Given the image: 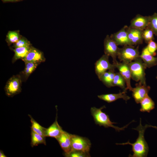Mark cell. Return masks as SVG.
<instances>
[{"label":"cell","instance_id":"cell-1","mask_svg":"<svg viewBox=\"0 0 157 157\" xmlns=\"http://www.w3.org/2000/svg\"><path fill=\"white\" fill-rule=\"evenodd\" d=\"M148 128L147 124L143 126L141 124V120L140 118L139 125L136 128L133 129L138 131V136L136 141L134 143H130L129 141L121 143H116L117 145H125L130 144L132 146L133 155H130L129 157H146L149 151V148L148 144L144 138V133L146 129Z\"/></svg>","mask_w":157,"mask_h":157},{"label":"cell","instance_id":"cell-2","mask_svg":"<svg viewBox=\"0 0 157 157\" xmlns=\"http://www.w3.org/2000/svg\"><path fill=\"white\" fill-rule=\"evenodd\" d=\"M106 108V106H104L100 108H97L94 107L91 108L90 109L91 114L93 117L95 123L100 126H103L105 128L112 127L116 131L119 132L120 131L124 130L131 123L134 122V120H133L121 128L115 126L113 124L116 123L111 122L109 116L102 111V109Z\"/></svg>","mask_w":157,"mask_h":157},{"label":"cell","instance_id":"cell-3","mask_svg":"<svg viewBox=\"0 0 157 157\" xmlns=\"http://www.w3.org/2000/svg\"><path fill=\"white\" fill-rule=\"evenodd\" d=\"M131 78L134 81L145 85V69L147 68L140 57L129 64Z\"/></svg>","mask_w":157,"mask_h":157},{"label":"cell","instance_id":"cell-4","mask_svg":"<svg viewBox=\"0 0 157 157\" xmlns=\"http://www.w3.org/2000/svg\"><path fill=\"white\" fill-rule=\"evenodd\" d=\"M138 46L126 45L119 48L117 57L119 60L129 64L140 57Z\"/></svg>","mask_w":157,"mask_h":157},{"label":"cell","instance_id":"cell-5","mask_svg":"<svg viewBox=\"0 0 157 157\" xmlns=\"http://www.w3.org/2000/svg\"><path fill=\"white\" fill-rule=\"evenodd\" d=\"M22 81L20 74L13 75L10 78L4 88L6 95L9 97H12L20 93L22 90Z\"/></svg>","mask_w":157,"mask_h":157},{"label":"cell","instance_id":"cell-6","mask_svg":"<svg viewBox=\"0 0 157 157\" xmlns=\"http://www.w3.org/2000/svg\"><path fill=\"white\" fill-rule=\"evenodd\" d=\"M71 141L72 149L80 150L90 154L91 144L88 138L71 134Z\"/></svg>","mask_w":157,"mask_h":157},{"label":"cell","instance_id":"cell-7","mask_svg":"<svg viewBox=\"0 0 157 157\" xmlns=\"http://www.w3.org/2000/svg\"><path fill=\"white\" fill-rule=\"evenodd\" d=\"M109 56L103 55L95 64V72L99 78L107 70L115 69L116 68L114 64H111L109 60Z\"/></svg>","mask_w":157,"mask_h":157},{"label":"cell","instance_id":"cell-8","mask_svg":"<svg viewBox=\"0 0 157 157\" xmlns=\"http://www.w3.org/2000/svg\"><path fill=\"white\" fill-rule=\"evenodd\" d=\"M104 52L105 54L110 56L113 60V64L115 65L118 62L116 58L117 57L119 48L116 43L107 35L104 41Z\"/></svg>","mask_w":157,"mask_h":157},{"label":"cell","instance_id":"cell-9","mask_svg":"<svg viewBox=\"0 0 157 157\" xmlns=\"http://www.w3.org/2000/svg\"><path fill=\"white\" fill-rule=\"evenodd\" d=\"M126 25L117 32L112 34L110 37L117 46L132 45L130 42L128 35Z\"/></svg>","mask_w":157,"mask_h":157},{"label":"cell","instance_id":"cell-10","mask_svg":"<svg viewBox=\"0 0 157 157\" xmlns=\"http://www.w3.org/2000/svg\"><path fill=\"white\" fill-rule=\"evenodd\" d=\"M22 60L24 62H32L40 64L45 62L46 58L42 51L32 46L27 54Z\"/></svg>","mask_w":157,"mask_h":157},{"label":"cell","instance_id":"cell-11","mask_svg":"<svg viewBox=\"0 0 157 157\" xmlns=\"http://www.w3.org/2000/svg\"><path fill=\"white\" fill-rule=\"evenodd\" d=\"M150 89V86L142 84L140 82L136 84L135 87L133 88L131 90L132 96L136 103H140L141 100L148 95Z\"/></svg>","mask_w":157,"mask_h":157},{"label":"cell","instance_id":"cell-12","mask_svg":"<svg viewBox=\"0 0 157 157\" xmlns=\"http://www.w3.org/2000/svg\"><path fill=\"white\" fill-rule=\"evenodd\" d=\"M115 65L125 80L127 90L128 89L131 91L133 88L131 85V74L129 64L124 62H118Z\"/></svg>","mask_w":157,"mask_h":157},{"label":"cell","instance_id":"cell-13","mask_svg":"<svg viewBox=\"0 0 157 157\" xmlns=\"http://www.w3.org/2000/svg\"><path fill=\"white\" fill-rule=\"evenodd\" d=\"M126 30L129 39L132 45L142 44L144 40L142 30L130 26H127Z\"/></svg>","mask_w":157,"mask_h":157},{"label":"cell","instance_id":"cell-14","mask_svg":"<svg viewBox=\"0 0 157 157\" xmlns=\"http://www.w3.org/2000/svg\"><path fill=\"white\" fill-rule=\"evenodd\" d=\"M56 139L64 153H68L72 150L71 145V134L63 131Z\"/></svg>","mask_w":157,"mask_h":157},{"label":"cell","instance_id":"cell-15","mask_svg":"<svg viewBox=\"0 0 157 157\" xmlns=\"http://www.w3.org/2000/svg\"><path fill=\"white\" fill-rule=\"evenodd\" d=\"M149 21V16L138 14L131 20L129 26L143 31L148 26Z\"/></svg>","mask_w":157,"mask_h":157},{"label":"cell","instance_id":"cell-16","mask_svg":"<svg viewBox=\"0 0 157 157\" xmlns=\"http://www.w3.org/2000/svg\"><path fill=\"white\" fill-rule=\"evenodd\" d=\"M126 91H123L117 94H103L98 96L100 99L104 100L108 103L114 101L119 99H122L126 101L129 99L130 97L127 95Z\"/></svg>","mask_w":157,"mask_h":157},{"label":"cell","instance_id":"cell-17","mask_svg":"<svg viewBox=\"0 0 157 157\" xmlns=\"http://www.w3.org/2000/svg\"><path fill=\"white\" fill-rule=\"evenodd\" d=\"M57 114H56L54 122L48 128H46L45 136L55 138L58 137L63 131L62 128L57 121Z\"/></svg>","mask_w":157,"mask_h":157},{"label":"cell","instance_id":"cell-18","mask_svg":"<svg viewBox=\"0 0 157 157\" xmlns=\"http://www.w3.org/2000/svg\"><path fill=\"white\" fill-rule=\"evenodd\" d=\"M140 57L147 67L150 68L157 64V57H154L151 54L147 47L143 49Z\"/></svg>","mask_w":157,"mask_h":157},{"label":"cell","instance_id":"cell-19","mask_svg":"<svg viewBox=\"0 0 157 157\" xmlns=\"http://www.w3.org/2000/svg\"><path fill=\"white\" fill-rule=\"evenodd\" d=\"M25 66L24 69L20 75L22 81H26L31 74L35 70L39 63L32 62H24Z\"/></svg>","mask_w":157,"mask_h":157},{"label":"cell","instance_id":"cell-20","mask_svg":"<svg viewBox=\"0 0 157 157\" xmlns=\"http://www.w3.org/2000/svg\"><path fill=\"white\" fill-rule=\"evenodd\" d=\"M31 46L14 48H10L14 52V54L12 59V63H14L18 59H21L22 60L24 58L27 54Z\"/></svg>","mask_w":157,"mask_h":157},{"label":"cell","instance_id":"cell-21","mask_svg":"<svg viewBox=\"0 0 157 157\" xmlns=\"http://www.w3.org/2000/svg\"><path fill=\"white\" fill-rule=\"evenodd\" d=\"M115 74V69L109 70L104 73L99 78L106 87L110 88L113 87V83Z\"/></svg>","mask_w":157,"mask_h":157},{"label":"cell","instance_id":"cell-22","mask_svg":"<svg viewBox=\"0 0 157 157\" xmlns=\"http://www.w3.org/2000/svg\"><path fill=\"white\" fill-rule=\"evenodd\" d=\"M140 111L142 112H150L155 108V103L151 98L147 95L140 101Z\"/></svg>","mask_w":157,"mask_h":157},{"label":"cell","instance_id":"cell-23","mask_svg":"<svg viewBox=\"0 0 157 157\" xmlns=\"http://www.w3.org/2000/svg\"><path fill=\"white\" fill-rule=\"evenodd\" d=\"M22 36L19 30L9 31L6 35V41L10 46L17 42Z\"/></svg>","mask_w":157,"mask_h":157},{"label":"cell","instance_id":"cell-24","mask_svg":"<svg viewBox=\"0 0 157 157\" xmlns=\"http://www.w3.org/2000/svg\"><path fill=\"white\" fill-rule=\"evenodd\" d=\"M28 116L31 119V130L41 135L46 137V128L40 125L31 115H28Z\"/></svg>","mask_w":157,"mask_h":157},{"label":"cell","instance_id":"cell-25","mask_svg":"<svg viewBox=\"0 0 157 157\" xmlns=\"http://www.w3.org/2000/svg\"><path fill=\"white\" fill-rule=\"evenodd\" d=\"M31 145L32 147L37 146L39 144L46 145L45 137L35 133L31 130Z\"/></svg>","mask_w":157,"mask_h":157},{"label":"cell","instance_id":"cell-26","mask_svg":"<svg viewBox=\"0 0 157 157\" xmlns=\"http://www.w3.org/2000/svg\"><path fill=\"white\" fill-rule=\"evenodd\" d=\"M113 84V86L119 87L124 91H126L127 90L125 80L119 72L115 73Z\"/></svg>","mask_w":157,"mask_h":157},{"label":"cell","instance_id":"cell-27","mask_svg":"<svg viewBox=\"0 0 157 157\" xmlns=\"http://www.w3.org/2000/svg\"><path fill=\"white\" fill-rule=\"evenodd\" d=\"M142 34L143 40L147 43L154 40V33L152 30L148 26L143 30Z\"/></svg>","mask_w":157,"mask_h":157},{"label":"cell","instance_id":"cell-28","mask_svg":"<svg viewBox=\"0 0 157 157\" xmlns=\"http://www.w3.org/2000/svg\"><path fill=\"white\" fill-rule=\"evenodd\" d=\"M64 156L66 157H90V154L83 151L72 149L68 153H64Z\"/></svg>","mask_w":157,"mask_h":157},{"label":"cell","instance_id":"cell-29","mask_svg":"<svg viewBox=\"0 0 157 157\" xmlns=\"http://www.w3.org/2000/svg\"><path fill=\"white\" fill-rule=\"evenodd\" d=\"M148 26L153 31L154 34L157 36V13H154L151 16H149V21Z\"/></svg>","mask_w":157,"mask_h":157},{"label":"cell","instance_id":"cell-30","mask_svg":"<svg viewBox=\"0 0 157 157\" xmlns=\"http://www.w3.org/2000/svg\"><path fill=\"white\" fill-rule=\"evenodd\" d=\"M32 44L26 38L22 35L20 39L16 43L13 44V46L10 48H16L22 47H30Z\"/></svg>","mask_w":157,"mask_h":157},{"label":"cell","instance_id":"cell-31","mask_svg":"<svg viewBox=\"0 0 157 157\" xmlns=\"http://www.w3.org/2000/svg\"><path fill=\"white\" fill-rule=\"evenodd\" d=\"M147 47L148 50L150 53L154 56H155L157 50V44L153 40H151L147 43Z\"/></svg>","mask_w":157,"mask_h":157},{"label":"cell","instance_id":"cell-32","mask_svg":"<svg viewBox=\"0 0 157 157\" xmlns=\"http://www.w3.org/2000/svg\"><path fill=\"white\" fill-rule=\"evenodd\" d=\"M3 3L15 2H17V0H1Z\"/></svg>","mask_w":157,"mask_h":157},{"label":"cell","instance_id":"cell-33","mask_svg":"<svg viewBox=\"0 0 157 157\" xmlns=\"http://www.w3.org/2000/svg\"><path fill=\"white\" fill-rule=\"evenodd\" d=\"M0 157H6V156L4 154L3 151L1 150L0 151Z\"/></svg>","mask_w":157,"mask_h":157},{"label":"cell","instance_id":"cell-34","mask_svg":"<svg viewBox=\"0 0 157 157\" xmlns=\"http://www.w3.org/2000/svg\"><path fill=\"white\" fill-rule=\"evenodd\" d=\"M147 125L148 128L149 127H152L153 128L157 129V126H153L150 125Z\"/></svg>","mask_w":157,"mask_h":157},{"label":"cell","instance_id":"cell-35","mask_svg":"<svg viewBox=\"0 0 157 157\" xmlns=\"http://www.w3.org/2000/svg\"><path fill=\"white\" fill-rule=\"evenodd\" d=\"M17 1H22V0H17Z\"/></svg>","mask_w":157,"mask_h":157},{"label":"cell","instance_id":"cell-36","mask_svg":"<svg viewBox=\"0 0 157 157\" xmlns=\"http://www.w3.org/2000/svg\"><path fill=\"white\" fill-rule=\"evenodd\" d=\"M156 79H157V76L156 77Z\"/></svg>","mask_w":157,"mask_h":157},{"label":"cell","instance_id":"cell-37","mask_svg":"<svg viewBox=\"0 0 157 157\" xmlns=\"http://www.w3.org/2000/svg\"><path fill=\"white\" fill-rule=\"evenodd\" d=\"M23 0H22V1H23Z\"/></svg>","mask_w":157,"mask_h":157}]
</instances>
